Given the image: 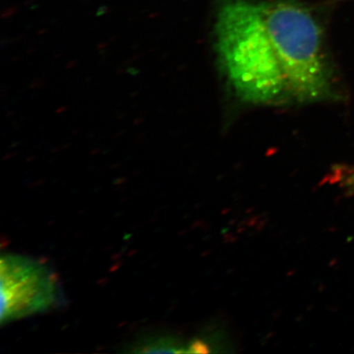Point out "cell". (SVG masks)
I'll return each mask as SVG.
<instances>
[{
  "label": "cell",
  "instance_id": "obj_1",
  "mask_svg": "<svg viewBox=\"0 0 354 354\" xmlns=\"http://www.w3.org/2000/svg\"><path fill=\"white\" fill-rule=\"evenodd\" d=\"M215 32L221 69L242 101L268 106L330 97L332 75L322 30L300 4L225 0Z\"/></svg>",
  "mask_w": 354,
  "mask_h": 354
},
{
  "label": "cell",
  "instance_id": "obj_2",
  "mask_svg": "<svg viewBox=\"0 0 354 354\" xmlns=\"http://www.w3.org/2000/svg\"><path fill=\"white\" fill-rule=\"evenodd\" d=\"M1 326L46 313L64 302L62 283L46 263L21 254H3L0 259Z\"/></svg>",
  "mask_w": 354,
  "mask_h": 354
},
{
  "label": "cell",
  "instance_id": "obj_3",
  "mask_svg": "<svg viewBox=\"0 0 354 354\" xmlns=\"http://www.w3.org/2000/svg\"><path fill=\"white\" fill-rule=\"evenodd\" d=\"M202 339L187 342L178 335L158 333L143 335L132 342L127 351L135 353H187L208 351Z\"/></svg>",
  "mask_w": 354,
  "mask_h": 354
}]
</instances>
